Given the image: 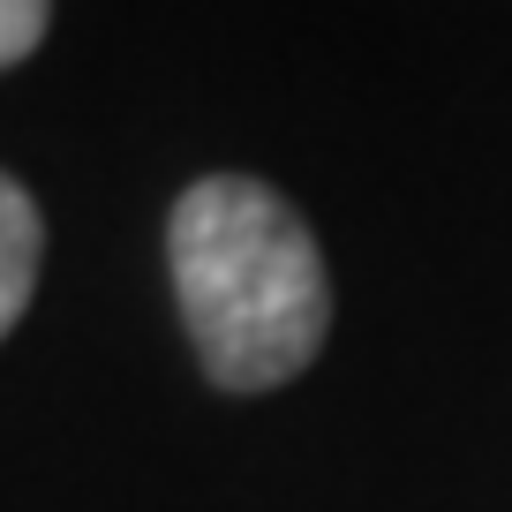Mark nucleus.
Segmentation results:
<instances>
[{"label": "nucleus", "mask_w": 512, "mask_h": 512, "mask_svg": "<svg viewBox=\"0 0 512 512\" xmlns=\"http://www.w3.org/2000/svg\"><path fill=\"white\" fill-rule=\"evenodd\" d=\"M38 272H46V211H38L31 181H0V332H23L38 302Z\"/></svg>", "instance_id": "2"}, {"label": "nucleus", "mask_w": 512, "mask_h": 512, "mask_svg": "<svg viewBox=\"0 0 512 512\" xmlns=\"http://www.w3.org/2000/svg\"><path fill=\"white\" fill-rule=\"evenodd\" d=\"M166 279L204 384L256 400L294 384L332 339V264L317 226L264 174H196L166 211Z\"/></svg>", "instance_id": "1"}, {"label": "nucleus", "mask_w": 512, "mask_h": 512, "mask_svg": "<svg viewBox=\"0 0 512 512\" xmlns=\"http://www.w3.org/2000/svg\"><path fill=\"white\" fill-rule=\"evenodd\" d=\"M53 31V0H0V68H23Z\"/></svg>", "instance_id": "3"}]
</instances>
